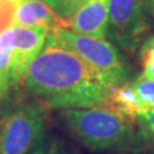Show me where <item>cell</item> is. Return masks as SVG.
Here are the masks:
<instances>
[{
    "instance_id": "obj_2",
    "label": "cell",
    "mask_w": 154,
    "mask_h": 154,
    "mask_svg": "<svg viewBox=\"0 0 154 154\" xmlns=\"http://www.w3.org/2000/svg\"><path fill=\"white\" fill-rule=\"evenodd\" d=\"M61 119L86 146L107 149L121 146L132 136V119L109 107L63 109Z\"/></svg>"
},
{
    "instance_id": "obj_15",
    "label": "cell",
    "mask_w": 154,
    "mask_h": 154,
    "mask_svg": "<svg viewBox=\"0 0 154 154\" xmlns=\"http://www.w3.org/2000/svg\"><path fill=\"white\" fill-rule=\"evenodd\" d=\"M29 154H63V152L56 140L48 139L44 136Z\"/></svg>"
},
{
    "instance_id": "obj_5",
    "label": "cell",
    "mask_w": 154,
    "mask_h": 154,
    "mask_svg": "<svg viewBox=\"0 0 154 154\" xmlns=\"http://www.w3.org/2000/svg\"><path fill=\"white\" fill-rule=\"evenodd\" d=\"M149 20L143 0H109L107 38L128 53H135L147 38Z\"/></svg>"
},
{
    "instance_id": "obj_20",
    "label": "cell",
    "mask_w": 154,
    "mask_h": 154,
    "mask_svg": "<svg viewBox=\"0 0 154 154\" xmlns=\"http://www.w3.org/2000/svg\"><path fill=\"white\" fill-rule=\"evenodd\" d=\"M18 1H22V0H18Z\"/></svg>"
},
{
    "instance_id": "obj_18",
    "label": "cell",
    "mask_w": 154,
    "mask_h": 154,
    "mask_svg": "<svg viewBox=\"0 0 154 154\" xmlns=\"http://www.w3.org/2000/svg\"><path fill=\"white\" fill-rule=\"evenodd\" d=\"M44 1H46L48 5L51 6V7L56 11V9H57V8H58L65 1V0H44Z\"/></svg>"
},
{
    "instance_id": "obj_8",
    "label": "cell",
    "mask_w": 154,
    "mask_h": 154,
    "mask_svg": "<svg viewBox=\"0 0 154 154\" xmlns=\"http://www.w3.org/2000/svg\"><path fill=\"white\" fill-rule=\"evenodd\" d=\"M15 24L22 26H46L50 30L64 26L55 9L44 0H22L17 6Z\"/></svg>"
},
{
    "instance_id": "obj_17",
    "label": "cell",
    "mask_w": 154,
    "mask_h": 154,
    "mask_svg": "<svg viewBox=\"0 0 154 154\" xmlns=\"http://www.w3.org/2000/svg\"><path fill=\"white\" fill-rule=\"evenodd\" d=\"M143 5L145 11L154 18V0H143Z\"/></svg>"
},
{
    "instance_id": "obj_12",
    "label": "cell",
    "mask_w": 154,
    "mask_h": 154,
    "mask_svg": "<svg viewBox=\"0 0 154 154\" xmlns=\"http://www.w3.org/2000/svg\"><path fill=\"white\" fill-rule=\"evenodd\" d=\"M134 89L147 109H154V81L144 77H138L131 81Z\"/></svg>"
},
{
    "instance_id": "obj_4",
    "label": "cell",
    "mask_w": 154,
    "mask_h": 154,
    "mask_svg": "<svg viewBox=\"0 0 154 154\" xmlns=\"http://www.w3.org/2000/svg\"><path fill=\"white\" fill-rule=\"evenodd\" d=\"M46 106L22 103L0 118V154H29L45 136Z\"/></svg>"
},
{
    "instance_id": "obj_3",
    "label": "cell",
    "mask_w": 154,
    "mask_h": 154,
    "mask_svg": "<svg viewBox=\"0 0 154 154\" xmlns=\"http://www.w3.org/2000/svg\"><path fill=\"white\" fill-rule=\"evenodd\" d=\"M49 34L86 62L110 88L128 82L129 65L121 51L109 40L80 34L63 26L50 30Z\"/></svg>"
},
{
    "instance_id": "obj_7",
    "label": "cell",
    "mask_w": 154,
    "mask_h": 154,
    "mask_svg": "<svg viewBox=\"0 0 154 154\" xmlns=\"http://www.w3.org/2000/svg\"><path fill=\"white\" fill-rule=\"evenodd\" d=\"M73 32L105 38L109 28V0H87L65 22Z\"/></svg>"
},
{
    "instance_id": "obj_11",
    "label": "cell",
    "mask_w": 154,
    "mask_h": 154,
    "mask_svg": "<svg viewBox=\"0 0 154 154\" xmlns=\"http://www.w3.org/2000/svg\"><path fill=\"white\" fill-rule=\"evenodd\" d=\"M140 58L143 64L142 77L154 81V35H149L140 46Z\"/></svg>"
},
{
    "instance_id": "obj_9",
    "label": "cell",
    "mask_w": 154,
    "mask_h": 154,
    "mask_svg": "<svg viewBox=\"0 0 154 154\" xmlns=\"http://www.w3.org/2000/svg\"><path fill=\"white\" fill-rule=\"evenodd\" d=\"M105 107L112 109L132 120H135L139 113L147 110L134 89L131 82H126L112 89Z\"/></svg>"
},
{
    "instance_id": "obj_13",
    "label": "cell",
    "mask_w": 154,
    "mask_h": 154,
    "mask_svg": "<svg viewBox=\"0 0 154 154\" xmlns=\"http://www.w3.org/2000/svg\"><path fill=\"white\" fill-rule=\"evenodd\" d=\"M18 0H0V33L15 24Z\"/></svg>"
},
{
    "instance_id": "obj_19",
    "label": "cell",
    "mask_w": 154,
    "mask_h": 154,
    "mask_svg": "<svg viewBox=\"0 0 154 154\" xmlns=\"http://www.w3.org/2000/svg\"><path fill=\"white\" fill-rule=\"evenodd\" d=\"M6 91V89H5V87H4V85H2V82L0 81V97H1V95L5 93Z\"/></svg>"
},
{
    "instance_id": "obj_6",
    "label": "cell",
    "mask_w": 154,
    "mask_h": 154,
    "mask_svg": "<svg viewBox=\"0 0 154 154\" xmlns=\"http://www.w3.org/2000/svg\"><path fill=\"white\" fill-rule=\"evenodd\" d=\"M15 45L11 72V87L24 80L31 63L39 55L50 32L46 26H22L14 24Z\"/></svg>"
},
{
    "instance_id": "obj_10",
    "label": "cell",
    "mask_w": 154,
    "mask_h": 154,
    "mask_svg": "<svg viewBox=\"0 0 154 154\" xmlns=\"http://www.w3.org/2000/svg\"><path fill=\"white\" fill-rule=\"evenodd\" d=\"M15 33L14 29H7L0 33V81L5 89L11 87V72L14 55Z\"/></svg>"
},
{
    "instance_id": "obj_1",
    "label": "cell",
    "mask_w": 154,
    "mask_h": 154,
    "mask_svg": "<svg viewBox=\"0 0 154 154\" xmlns=\"http://www.w3.org/2000/svg\"><path fill=\"white\" fill-rule=\"evenodd\" d=\"M26 91L46 107H105L112 88L50 34L24 78Z\"/></svg>"
},
{
    "instance_id": "obj_14",
    "label": "cell",
    "mask_w": 154,
    "mask_h": 154,
    "mask_svg": "<svg viewBox=\"0 0 154 154\" xmlns=\"http://www.w3.org/2000/svg\"><path fill=\"white\" fill-rule=\"evenodd\" d=\"M135 121H137L140 135L149 142L154 144V109H147L139 113Z\"/></svg>"
},
{
    "instance_id": "obj_16",
    "label": "cell",
    "mask_w": 154,
    "mask_h": 154,
    "mask_svg": "<svg viewBox=\"0 0 154 154\" xmlns=\"http://www.w3.org/2000/svg\"><path fill=\"white\" fill-rule=\"evenodd\" d=\"M87 0H65L63 4H62L57 9H56V13L58 14V16L61 17L64 22V25H65V22L70 18V17L75 13L78 8L81 5H83ZM64 28V26H63Z\"/></svg>"
}]
</instances>
